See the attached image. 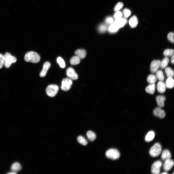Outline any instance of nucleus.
<instances>
[{"label":"nucleus","instance_id":"nucleus-1","mask_svg":"<svg viewBox=\"0 0 174 174\" xmlns=\"http://www.w3.org/2000/svg\"><path fill=\"white\" fill-rule=\"evenodd\" d=\"M40 57L36 52L33 51H30L27 53L24 57L25 60L27 62L36 63L39 62Z\"/></svg>","mask_w":174,"mask_h":174},{"label":"nucleus","instance_id":"nucleus-2","mask_svg":"<svg viewBox=\"0 0 174 174\" xmlns=\"http://www.w3.org/2000/svg\"><path fill=\"white\" fill-rule=\"evenodd\" d=\"M162 149L160 144L159 143H156L150 149L149 154L152 157H158L160 154Z\"/></svg>","mask_w":174,"mask_h":174},{"label":"nucleus","instance_id":"nucleus-3","mask_svg":"<svg viewBox=\"0 0 174 174\" xmlns=\"http://www.w3.org/2000/svg\"><path fill=\"white\" fill-rule=\"evenodd\" d=\"M4 55L5 57L4 65L6 68L9 67L12 63H15L17 61L16 58L8 52L6 53Z\"/></svg>","mask_w":174,"mask_h":174},{"label":"nucleus","instance_id":"nucleus-4","mask_svg":"<svg viewBox=\"0 0 174 174\" xmlns=\"http://www.w3.org/2000/svg\"><path fill=\"white\" fill-rule=\"evenodd\" d=\"M58 89L59 87L58 86L56 85L51 84L47 87L46 91L48 96L51 97H53L57 94Z\"/></svg>","mask_w":174,"mask_h":174},{"label":"nucleus","instance_id":"nucleus-5","mask_svg":"<svg viewBox=\"0 0 174 174\" xmlns=\"http://www.w3.org/2000/svg\"><path fill=\"white\" fill-rule=\"evenodd\" d=\"M106 155L108 158L115 160L119 158L120 154L116 149H110L108 150L106 153Z\"/></svg>","mask_w":174,"mask_h":174},{"label":"nucleus","instance_id":"nucleus-6","mask_svg":"<svg viewBox=\"0 0 174 174\" xmlns=\"http://www.w3.org/2000/svg\"><path fill=\"white\" fill-rule=\"evenodd\" d=\"M72 83V81L70 79L65 78L62 81L61 88L63 91H68L71 88Z\"/></svg>","mask_w":174,"mask_h":174},{"label":"nucleus","instance_id":"nucleus-7","mask_svg":"<svg viewBox=\"0 0 174 174\" xmlns=\"http://www.w3.org/2000/svg\"><path fill=\"white\" fill-rule=\"evenodd\" d=\"M162 165V162L160 160H158L154 162L152 166L151 169L152 173L153 174H160V168Z\"/></svg>","mask_w":174,"mask_h":174},{"label":"nucleus","instance_id":"nucleus-8","mask_svg":"<svg viewBox=\"0 0 174 174\" xmlns=\"http://www.w3.org/2000/svg\"><path fill=\"white\" fill-rule=\"evenodd\" d=\"M67 76L71 79L75 80H77L78 76L74 69L71 67H69L66 71Z\"/></svg>","mask_w":174,"mask_h":174},{"label":"nucleus","instance_id":"nucleus-9","mask_svg":"<svg viewBox=\"0 0 174 174\" xmlns=\"http://www.w3.org/2000/svg\"><path fill=\"white\" fill-rule=\"evenodd\" d=\"M153 114L155 116L160 118H164L166 116V114L164 111L159 107H157L154 109Z\"/></svg>","mask_w":174,"mask_h":174},{"label":"nucleus","instance_id":"nucleus-10","mask_svg":"<svg viewBox=\"0 0 174 174\" xmlns=\"http://www.w3.org/2000/svg\"><path fill=\"white\" fill-rule=\"evenodd\" d=\"M160 61L159 60H154L151 63L150 66L151 72L154 73L156 72L160 67Z\"/></svg>","mask_w":174,"mask_h":174},{"label":"nucleus","instance_id":"nucleus-11","mask_svg":"<svg viewBox=\"0 0 174 174\" xmlns=\"http://www.w3.org/2000/svg\"><path fill=\"white\" fill-rule=\"evenodd\" d=\"M174 165L173 161L170 159H167L165 161L163 165V167L164 170L166 171L170 170Z\"/></svg>","mask_w":174,"mask_h":174},{"label":"nucleus","instance_id":"nucleus-12","mask_svg":"<svg viewBox=\"0 0 174 174\" xmlns=\"http://www.w3.org/2000/svg\"><path fill=\"white\" fill-rule=\"evenodd\" d=\"M127 22V20L125 19L121 18L116 19L114 23L119 29L123 27Z\"/></svg>","mask_w":174,"mask_h":174},{"label":"nucleus","instance_id":"nucleus-13","mask_svg":"<svg viewBox=\"0 0 174 174\" xmlns=\"http://www.w3.org/2000/svg\"><path fill=\"white\" fill-rule=\"evenodd\" d=\"M51 64L48 62H45L44 64L43 68L40 73V75L41 77H44L46 75L48 70L50 67Z\"/></svg>","mask_w":174,"mask_h":174},{"label":"nucleus","instance_id":"nucleus-14","mask_svg":"<svg viewBox=\"0 0 174 174\" xmlns=\"http://www.w3.org/2000/svg\"><path fill=\"white\" fill-rule=\"evenodd\" d=\"M166 99L165 97L163 95H158L156 98L157 103L160 108H163L165 105L164 102Z\"/></svg>","mask_w":174,"mask_h":174},{"label":"nucleus","instance_id":"nucleus-15","mask_svg":"<svg viewBox=\"0 0 174 174\" xmlns=\"http://www.w3.org/2000/svg\"><path fill=\"white\" fill-rule=\"evenodd\" d=\"M157 88L159 92L163 93L166 91V86L165 84L162 81H160L157 84Z\"/></svg>","mask_w":174,"mask_h":174},{"label":"nucleus","instance_id":"nucleus-16","mask_svg":"<svg viewBox=\"0 0 174 174\" xmlns=\"http://www.w3.org/2000/svg\"><path fill=\"white\" fill-rule=\"evenodd\" d=\"M76 56L80 59L84 58L86 56V52L85 50L83 49H79L76 50L75 52Z\"/></svg>","mask_w":174,"mask_h":174},{"label":"nucleus","instance_id":"nucleus-17","mask_svg":"<svg viewBox=\"0 0 174 174\" xmlns=\"http://www.w3.org/2000/svg\"><path fill=\"white\" fill-rule=\"evenodd\" d=\"M138 23V19L135 15H133L132 16L129 21V23L130 26L133 28L136 27L137 26Z\"/></svg>","mask_w":174,"mask_h":174},{"label":"nucleus","instance_id":"nucleus-18","mask_svg":"<svg viewBox=\"0 0 174 174\" xmlns=\"http://www.w3.org/2000/svg\"><path fill=\"white\" fill-rule=\"evenodd\" d=\"M171 157L170 152L167 149L164 150L162 152L161 155V159L165 161L167 159H170Z\"/></svg>","mask_w":174,"mask_h":174},{"label":"nucleus","instance_id":"nucleus-19","mask_svg":"<svg viewBox=\"0 0 174 174\" xmlns=\"http://www.w3.org/2000/svg\"><path fill=\"white\" fill-rule=\"evenodd\" d=\"M155 133L153 131H149L147 133L145 137V140L147 142H150L152 141L155 137Z\"/></svg>","mask_w":174,"mask_h":174},{"label":"nucleus","instance_id":"nucleus-20","mask_svg":"<svg viewBox=\"0 0 174 174\" xmlns=\"http://www.w3.org/2000/svg\"><path fill=\"white\" fill-rule=\"evenodd\" d=\"M155 83L151 84L146 88L145 90L147 93L152 94L155 91Z\"/></svg>","mask_w":174,"mask_h":174},{"label":"nucleus","instance_id":"nucleus-21","mask_svg":"<svg viewBox=\"0 0 174 174\" xmlns=\"http://www.w3.org/2000/svg\"><path fill=\"white\" fill-rule=\"evenodd\" d=\"M22 168L21 165L18 162H15L12 165L11 169L12 171L17 172L20 170Z\"/></svg>","mask_w":174,"mask_h":174},{"label":"nucleus","instance_id":"nucleus-22","mask_svg":"<svg viewBox=\"0 0 174 174\" xmlns=\"http://www.w3.org/2000/svg\"><path fill=\"white\" fill-rule=\"evenodd\" d=\"M166 87L168 88H172L174 86V81L172 78H168L166 80L165 84Z\"/></svg>","mask_w":174,"mask_h":174},{"label":"nucleus","instance_id":"nucleus-23","mask_svg":"<svg viewBox=\"0 0 174 174\" xmlns=\"http://www.w3.org/2000/svg\"><path fill=\"white\" fill-rule=\"evenodd\" d=\"M169 62V59L167 57H166L160 62V67L162 68H166Z\"/></svg>","mask_w":174,"mask_h":174},{"label":"nucleus","instance_id":"nucleus-24","mask_svg":"<svg viewBox=\"0 0 174 174\" xmlns=\"http://www.w3.org/2000/svg\"><path fill=\"white\" fill-rule=\"evenodd\" d=\"M80 62V59L76 56H73L70 60L71 64L72 65L79 64Z\"/></svg>","mask_w":174,"mask_h":174},{"label":"nucleus","instance_id":"nucleus-25","mask_svg":"<svg viewBox=\"0 0 174 174\" xmlns=\"http://www.w3.org/2000/svg\"><path fill=\"white\" fill-rule=\"evenodd\" d=\"M87 135L88 139L91 141H94L96 137L95 134L91 131H88L87 133Z\"/></svg>","mask_w":174,"mask_h":174},{"label":"nucleus","instance_id":"nucleus-26","mask_svg":"<svg viewBox=\"0 0 174 174\" xmlns=\"http://www.w3.org/2000/svg\"><path fill=\"white\" fill-rule=\"evenodd\" d=\"M166 73L168 78H173L174 75V73L173 70L170 67H167L166 68L165 70Z\"/></svg>","mask_w":174,"mask_h":174},{"label":"nucleus","instance_id":"nucleus-27","mask_svg":"<svg viewBox=\"0 0 174 174\" xmlns=\"http://www.w3.org/2000/svg\"><path fill=\"white\" fill-rule=\"evenodd\" d=\"M157 80L156 77L153 74L149 75L147 78V81L148 82L151 84L154 83Z\"/></svg>","mask_w":174,"mask_h":174},{"label":"nucleus","instance_id":"nucleus-28","mask_svg":"<svg viewBox=\"0 0 174 174\" xmlns=\"http://www.w3.org/2000/svg\"><path fill=\"white\" fill-rule=\"evenodd\" d=\"M156 76V78L160 81H163L164 79L163 72L161 70L157 71Z\"/></svg>","mask_w":174,"mask_h":174},{"label":"nucleus","instance_id":"nucleus-29","mask_svg":"<svg viewBox=\"0 0 174 174\" xmlns=\"http://www.w3.org/2000/svg\"><path fill=\"white\" fill-rule=\"evenodd\" d=\"M118 28L114 23L110 25L108 28L109 31L111 33H114L117 31Z\"/></svg>","mask_w":174,"mask_h":174},{"label":"nucleus","instance_id":"nucleus-30","mask_svg":"<svg viewBox=\"0 0 174 174\" xmlns=\"http://www.w3.org/2000/svg\"><path fill=\"white\" fill-rule=\"evenodd\" d=\"M78 142L84 145H86L87 144V142L86 139L82 136H79L77 138Z\"/></svg>","mask_w":174,"mask_h":174},{"label":"nucleus","instance_id":"nucleus-31","mask_svg":"<svg viewBox=\"0 0 174 174\" xmlns=\"http://www.w3.org/2000/svg\"><path fill=\"white\" fill-rule=\"evenodd\" d=\"M174 53V50L172 49H167L164 50L163 54L166 57L172 56Z\"/></svg>","mask_w":174,"mask_h":174},{"label":"nucleus","instance_id":"nucleus-32","mask_svg":"<svg viewBox=\"0 0 174 174\" xmlns=\"http://www.w3.org/2000/svg\"><path fill=\"white\" fill-rule=\"evenodd\" d=\"M57 62L60 67L62 68L65 66V64L64 60L60 57H58L57 59Z\"/></svg>","mask_w":174,"mask_h":174},{"label":"nucleus","instance_id":"nucleus-33","mask_svg":"<svg viewBox=\"0 0 174 174\" xmlns=\"http://www.w3.org/2000/svg\"><path fill=\"white\" fill-rule=\"evenodd\" d=\"M107 29V27L106 24H102L99 26L98 30L101 33H103L106 31Z\"/></svg>","mask_w":174,"mask_h":174},{"label":"nucleus","instance_id":"nucleus-34","mask_svg":"<svg viewBox=\"0 0 174 174\" xmlns=\"http://www.w3.org/2000/svg\"><path fill=\"white\" fill-rule=\"evenodd\" d=\"M123 6V3L121 2H118L115 7L114 10L116 12L119 11L121 9Z\"/></svg>","mask_w":174,"mask_h":174},{"label":"nucleus","instance_id":"nucleus-35","mask_svg":"<svg viewBox=\"0 0 174 174\" xmlns=\"http://www.w3.org/2000/svg\"><path fill=\"white\" fill-rule=\"evenodd\" d=\"M105 22L106 24L110 25L113 23L114 21L112 17L109 16L106 18L105 20Z\"/></svg>","mask_w":174,"mask_h":174},{"label":"nucleus","instance_id":"nucleus-36","mask_svg":"<svg viewBox=\"0 0 174 174\" xmlns=\"http://www.w3.org/2000/svg\"><path fill=\"white\" fill-rule=\"evenodd\" d=\"M5 57L4 55L0 53V69L2 68L4 65Z\"/></svg>","mask_w":174,"mask_h":174},{"label":"nucleus","instance_id":"nucleus-37","mask_svg":"<svg viewBox=\"0 0 174 174\" xmlns=\"http://www.w3.org/2000/svg\"><path fill=\"white\" fill-rule=\"evenodd\" d=\"M123 13L124 17L127 18L130 15L131 13L129 9L127 8H125L123 10Z\"/></svg>","mask_w":174,"mask_h":174},{"label":"nucleus","instance_id":"nucleus-38","mask_svg":"<svg viewBox=\"0 0 174 174\" xmlns=\"http://www.w3.org/2000/svg\"><path fill=\"white\" fill-rule=\"evenodd\" d=\"M174 35L173 32H171L169 33L167 36L168 39L173 43L174 42Z\"/></svg>","mask_w":174,"mask_h":174},{"label":"nucleus","instance_id":"nucleus-39","mask_svg":"<svg viewBox=\"0 0 174 174\" xmlns=\"http://www.w3.org/2000/svg\"><path fill=\"white\" fill-rule=\"evenodd\" d=\"M122 13L119 11H116L114 14V17L116 19L119 18H122Z\"/></svg>","mask_w":174,"mask_h":174},{"label":"nucleus","instance_id":"nucleus-40","mask_svg":"<svg viewBox=\"0 0 174 174\" xmlns=\"http://www.w3.org/2000/svg\"><path fill=\"white\" fill-rule=\"evenodd\" d=\"M174 54H173L172 55L171 59V63L173 64H174Z\"/></svg>","mask_w":174,"mask_h":174},{"label":"nucleus","instance_id":"nucleus-41","mask_svg":"<svg viewBox=\"0 0 174 174\" xmlns=\"http://www.w3.org/2000/svg\"><path fill=\"white\" fill-rule=\"evenodd\" d=\"M16 174V172H15L13 171H11V172H9L7 173V174Z\"/></svg>","mask_w":174,"mask_h":174},{"label":"nucleus","instance_id":"nucleus-42","mask_svg":"<svg viewBox=\"0 0 174 174\" xmlns=\"http://www.w3.org/2000/svg\"><path fill=\"white\" fill-rule=\"evenodd\" d=\"M167 173L166 172H163V173H161L162 174H167Z\"/></svg>","mask_w":174,"mask_h":174}]
</instances>
